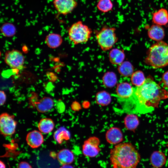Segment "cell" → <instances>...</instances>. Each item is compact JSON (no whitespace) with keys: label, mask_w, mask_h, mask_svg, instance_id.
Here are the masks:
<instances>
[{"label":"cell","mask_w":168,"mask_h":168,"mask_svg":"<svg viewBox=\"0 0 168 168\" xmlns=\"http://www.w3.org/2000/svg\"><path fill=\"white\" fill-rule=\"evenodd\" d=\"M168 98V91L161 87L151 77L144 83L135 88L133 101L134 113L146 114L158 107L162 100Z\"/></svg>","instance_id":"6da1fadb"},{"label":"cell","mask_w":168,"mask_h":168,"mask_svg":"<svg viewBox=\"0 0 168 168\" xmlns=\"http://www.w3.org/2000/svg\"><path fill=\"white\" fill-rule=\"evenodd\" d=\"M109 159L112 168H136L141 156L132 144L125 142L117 144L110 150Z\"/></svg>","instance_id":"7a4b0ae2"},{"label":"cell","mask_w":168,"mask_h":168,"mask_svg":"<svg viewBox=\"0 0 168 168\" xmlns=\"http://www.w3.org/2000/svg\"><path fill=\"white\" fill-rule=\"evenodd\" d=\"M144 62L155 69L168 66V44L161 41L152 44L147 51Z\"/></svg>","instance_id":"3957f363"},{"label":"cell","mask_w":168,"mask_h":168,"mask_svg":"<svg viewBox=\"0 0 168 168\" xmlns=\"http://www.w3.org/2000/svg\"><path fill=\"white\" fill-rule=\"evenodd\" d=\"M92 33L91 29L81 21L73 24L68 30L69 38L75 45L87 42L91 38Z\"/></svg>","instance_id":"277c9868"},{"label":"cell","mask_w":168,"mask_h":168,"mask_svg":"<svg viewBox=\"0 0 168 168\" xmlns=\"http://www.w3.org/2000/svg\"><path fill=\"white\" fill-rule=\"evenodd\" d=\"M114 27L107 26H103L96 34L97 44L103 51L109 50L112 48L117 42L118 38Z\"/></svg>","instance_id":"5b68a950"},{"label":"cell","mask_w":168,"mask_h":168,"mask_svg":"<svg viewBox=\"0 0 168 168\" xmlns=\"http://www.w3.org/2000/svg\"><path fill=\"white\" fill-rule=\"evenodd\" d=\"M25 60V57L23 54L16 49L8 50L5 54V63L13 69H22L23 68Z\"/></svg>","instance_id":"8992f818"},{"label":"cell","mask_w":168,"mask_h":168,"mask_svg":"<svg viewBox=\"0 0 168 168\" xmlns=\"http://www.w3.org/2000/svg\"><path fill=\"white\" fill-rule=\"evenodd\" d=\"M17 123L13 115L2 113L0 116L1 133L4 136L12 135L15 132Z\"/></svg>","instance_id":"52a82bcc"},{"label":"cell","mask_w":168,"mask_h":168,"mask_svg":"<svg viewBox=\"0 0 168 168\" xmlns=\"http://www.w3.org/2000/svg\"><path fill=\"white\" fill-rule=\"evenodd\" d=\"M100 141L97 137H91L85 140L82 147V152L86 157L93 158L97 156L100 151Z\"/></svg>","instance_id":"ba28073f"},{"label":"cell","mask_w":168,"mask_h":168,"mask_svg":"<svg viewBox=\"0 0 168 168\" xmlns=\"http://www.w3.org/2000/svg\"><path fill=\"white\" fill-rule=\"evenodd\" d=\"M135 88L129 83L123 82L119 84L116 89L117 98L120 104L132 99Z\"/></svg>","instance_id":"9c48e42d"},{"label":"cell","mask_w":168,"mask_h":168,"mask_svg":"<svg viewBox=\"0 0 168 168\" xmlns=\"http://www.w3.org/2000/svg\"><path fill=\"white\" fill-rule=\"evenodd\" d=\"M53 4L58 13L64 15L71 12L77 6L75 0H53Z\"/></svg>","instance_id":"30bf717a"},{"label":"cell","mask_w":168,"mask_h":168,"mask_svg":"<svg viewBox=\"0 0 168 168\" xmlns=\"http://www.w3.org/2000/svg\"><path fill=\"white\" fill-rule=\"evenodd\" d=\"M26 140L30 147L33 148H35L41 146L44 142V138L40 131L34 130L27 134Z\"/></svg>","instance_id":"8fae6325"},{"label":"cell","mask_w":168,"mask_h":168,"mask_svg":"<svg viewBox=\"0 0 168 168\" xmlns=\"http://www.w3.org/2000/svg\"><path fill=\"white\" fill-rule=\"evenodd\" d=\"M166 156L163 152L157 151L153 152L150 158V162L153 167L161 168L166 163Z\"/></svg>","instance_id":"7c38bea8"},{"label":"cell","mask_w":168,"mask_h":168,"mask_svg":"<svg viewBox=\"0 0 168 168\" xmlns=\"http://www.w3.org/2000/svg\"><path fill=\"white\" fill-rule=\"evenodd\" d=\"M152 21L154 24L161 26L168 24V11L165 8H160L152 14Z\"/></svg>","instance_id":"4fadbf2b"},{"label":"cell","mask_w":168,"mask_h":168,"mask_svg":"<svg viewBox=\"0 0 168 168\" xmlns=\"http://www.w3.org/2000/svg\"><path fill=\"white\" fill-rule=\"evenodd\" d=\"M148 37L156 41H162L165 36V31L162 26L153 24L151 26L147 31Z\"/></svg>","instance_id":"5bb4252c"},{"label":"cell","mask_w":168,"mask_h":168,"mask_svg":"<svg viewBox=\"0 0 168 168\" xmlns=\"http://www.w3.org/2000/svg\"><path fill=\"white\" fill-rule=\"evenodd\" d=\"M107 142L112 144H118L123 139L121 131L118 128L112 127L108 130L106 134Z\"/></svg>","instance_id":"9a60e30c"},{"label":"cell","mask_w":168,"mask_h":168,"mask_svg":"<svg viewBox=\"0 0 168 168\" xmlns=\"http://www.w3.org/2000/svg\"><path fill=\"white\" fill-rule=\"evenodd\" d=\"M35 105L38 111L44 113L51 110L54 106V103L51 98L44 97L35 101Z\"/></svg>","instance_id":"2e32d148"},{"label":"cell","mask_w":168,"mask_h":168,"mask_svg":"<svg viewBox=\"0 0 168 168\" xmlns=\"http://www.w3.org/2000/svg\"><path fill=\"white\" fill-rule=\"evenodd\" d=\"M57 157L58 161L62 165L70 164L75 160L73 152L68 149L60 150L57 153Z\"/></svg>","instance_id":"e0dca14e"},{"label":"cell","mask_w":168,"mask_h":168,"mask_svg":"<svg viewBox=\"0 0 168 168\" xmlns=\"http://www.w3.org/2000/svg\"><path fill=\"white\" fill-rule=\"evenodd\" d=\"M109 60L110 63L114 65H119L123 62L125 58L124 51L118 49H112L109 54Z\"/></svg>","instance_id":"ac0fdd59"},{"label":"cell","mask_w":168,"mask_h":168,"mask_svg":"<svg viewBox=\"0 0 168 168\" xmlns=\"http://www.w3.org/2000/svg\"><path fill=\"white\" fill-rule=\"evenodd\" d=\"M62 42L63 39L61 35L56 33L49 34L45 39L46 44L48 47L52 49H55L59 47Z\"/></svg>","instance_id":"d6986e66"},{"label":"cell","mask_w":168,"mask_h":168,"mask_svg":"<svg viewBox=\"0 0 168 168\" xmlns=\"http://www.w3.org/2000/svg\"><path fill=\"white\" fill-rule=\"evenodd\" d=\"M54 123L52 119L44 118L41 119L38 124V128L41 133L47 134L54 129Z\"/></svg>","instance_id":"ffe728a7"},{"label":"cell","mask_w":168,"mask_h":168,"mask_svg":"<svg viewBox=\"0 0 168 168\" xmlns=\"http://www.w3.org/2000/svg\"><path fill=\"white\" fill-rule=\"evenodd\" d=\"M118 70L122 76L128 77L131 76L133 72V67L132 64L128 61L123 62L119 65Z\"/></svg>","instance_id":"44dd1931"},{"label":"cell","mask_w":168,"mask_h":168,"mask_svg":"<svg viewBox=\"0 0 168 168\" xmlns=\"http://www.w3.org/2000/svg\"><path fill=\"white\" fill-rule=\"evenodd\" d=\"M146 79L144 73L140 70L136 71L133 72L131 78L132 84L136 87L142 85L145 82Z\"/></svg>","instance_id":"7402d4cb"},{"label":"cell","mask_w":168,"mask_h":168,"mask_svg":"<svg viewBox=\"0 0 168 168\" xmlns=\"http://www.w3.org/2000/svg\"><path fill=\"white\" fill-rule=\"evenodd\" d=\"M69 138L68 131L64 128H59L54 133V138L55 141L59 144H61L64 140H67Z\"/></svg>","instance_id":"603a6c76"},{"label":"cell","mask_w":168,"mask_h":168,"mask_svg":"<svg viewBox=\"0 0 168 168\" xmlns=\"http://www.w3.org/2000/svg\"><path fill=\"white\" fill-rule=\"evenodd\" d=\"M96 99L97 103L102 106L109 105L111 100L110 95L105 91L98 92L96 95Z\"/></svg>","instance_id":"cb8c5ba5"},{"label":"cell","mask_w":168,"mask_h":168,"mask_svg":"<svg viewBox=\"0 0 168 168\" xmlns=\"http://www.w3.org/2000/svg\"><path fill=\"white\" fill-rule=\"evenodd\" d=\"M113 6V4L111 0H99L96 5L97 9L103 13L112 11Z\"/></svg>","instance_id":"d4e9b609"},{"label":"cell","mask_w":168,"mask_h":168,"mask_svg":"<svg viewBox=\"0 0 168 168\" xmlns=\"http://www.w3.org/2000/svg\"><path fill=\"white\" fill-rule=\"evenodd\" d=\"M124 122L126 128L130 130L135 129L138 123L137 117L133 114L127 115L125 118Z\"/></svg>","instance_id":"484cf974"},{"label":"cell","mask_w":168,"mask_h":168,"mask_svg":"<svg viewBox=\"0 0 168 168\" xmlns=\"http://www.w3.org/2000/svg\"><path fill=\"white\" fill-rule=\"evenodd\" d=\"M1 32L3 35L7 37H11L14 36L16 32L15 26L10 23L3 25L1 28Z\"/></svg>","instance_id":"4316f807"},{"label":"cell","mask_w":168,"mask_h":168,"mask_svg":"<svg viewBox=\"0 0 168 168\" xmlns=\"http://www.w3.org/2000/svg\"><path fill=\"white\" fill-rule=\"evenodd\" d=\"M104 77V82L106 86L112 87L115 84L116 82V77L113 73H107Z\"/></svg>","instance_id":"83f0119b"},{"label":"cell","mask_w":168,"mask_h":168,"mask_svg":"<svg viewBox=\"0 0 168 168\" xmlns=\"http://www.w3.org/2000/svg\"><path fill=\"white\" fill-rule=\"evenodd\" d=\"M161 82L163 88L168 89V70L162 74Z\"/></svg>","instance_id":"f1b7e54d"},{"label":"cell","mask_w":168,"mask_h":168,"mask_svg":"<svg viewBox=\"0 0 168 168\" xmlns=\"http://www.w3.org/2000/svg\"><path fill=\"white\" fill-rule=\"evenodd\" d=\"M0 105H3L5 103L6 100V96L5 92L3 91H1L0 92Z\"/></svg>","instance_id":"f546056e"},{"label":"cell","mask_w":168,"mask_h":168,"mask_svg":"<svg viewBox=\"0 0 168 168\" xmlns=\"http://www.w3.org/2000/svg\"><path fill=\"white\" fill-rule=\"evenodd\" d=\"M17 168H32L28 162L26 161H21L18 165Z\"/></svg>","instance_id":"4dcf8cb0"},{"label":"cell","mask_w":168,"mask_h":168,"mask_svg":"<svg viewBox=\"0 0 168 168\" xmlns=\"http://www.w3.org/2000/svg\"><path fill=\"white\" fill-rule=\"evenodd\" d=\"M60 168H75L73 166L69 165H62Z\"/></svg>","instance_id":"1f68e13d"},{"label":"cell","mask_w":168,"mask_h":168,"mask_svg":"<svg viewBox=\"0 0 168 168\" xmlns=\"http://www.w3.org/2000/svg\"><path fill=\"white\" fill-rule=\"evenodd\" d=\"M0 168H6V166L4 163L1 161H0Z\"/></svg>","instance_id":"d6a6232c"},{"label":"cell","mask_w":168,"mask_h":168,"mask_svg":"<svg viewBox=\"0 0 168 168\" xmlns=\"http://www.w3.org/2000/svg\"><path fill=\"white\" fill-rule=\"evenodd\" d=\"M166 146H167V149H168V142L167 143V144Z\"/></svg>","instance_id":"836d02e7"},{"label":"cell","mask_w":168,"mask_h":168,"mask_svg":"<svg viewBox=\"0 0 168 168\" xmlns=\"http://www.w3.org/2000/svg\"></svg>","instance_id":"e575fe53"}]
</instances>
